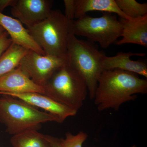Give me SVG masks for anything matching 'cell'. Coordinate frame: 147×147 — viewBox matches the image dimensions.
I'll use <instances>...</instances> for the list:
<instances>
[{
    "mask_svg": "<svg viewBox=\"0 0 147 147\" xmlns=\"http://www.w3.org/2000/svg\"><path fill=\"white\" fill-rule=\"evenodd\" d=\"M30 50L12 42L0 56V77L18 67L23 58Z\"/></svg>",
    "mask_w": 147,
    "mask_h": 147,
    "instance_id": "15",
    "label": "cell"
},
{
    "mask_svg": "<svg viewBox=\"0 0 147 147\" xmlns=\"http://www.w3.org/2000/svg\"><path fill=\"white\" fill-rule=\"evenodd\" d=\"M5 31V30H4V29L0 25V35L1 34H2Z\"/></svg>",
    "mask_w": 147,
    "mask_h": 147,
    "instance_id": "23",
    "label": "cell"
},
{
    "mask_svg": "<svg viewBox=\"0 0 147 147\" xmlns=\"http://www.w3.org/2000/svg\"><path fill=\"white\" fill-rule=\"evenodd\" d=\"M43 87L46 96L77 112L82 108L88 94L84 78L67 61Z\"/></svg>",
    "mask_w": 147,
    "mask_h": 147,
    "instance_id": "3",
    "label": "cell"
},
{
    "mask_svg": "<svg viewBox=\"0 0 147 147\" xmlns=\"http://www.w3.org/2000/svg\"><path fill=\"white\" fill-rule=\"evenodd\" d=\"M16 1L17 0H0V12L2 13L3 11L8 7H12Z\"/></svg>",
    "mask_w": 147,
    "mask_h": 147,
    "instance_id": "21",
    "label": "cell"
},
{
    "mask_svg": "<svg viewBox=\"0 0 147 147\" xmlns=\"http://www.w3.org/2000/svg\"><path fill=\"white\" fill-rule=\"evenodd\" d=\"M119 20L122 26V38L116 42L117 45L131 43L147 47V15Z\"/></svg>",
    "mask_w": 147,
    "mask_h": 147,
    "instance_id": "13",
    "label": "cell"
},
{
    "mask_svg": "<svg viewBox=\"0 0 147 147\" xmlns=\"http://www.w3.org/2000/svg\"><path fill=\"white\" fill-rule=\"evenodd\" d=\"M30 92L45 94L43 87L35 84L19 66L0 77V95Z\"/></svg>",
    "mask_w": 147,
    "mask_h": 147,
    "instance_id": "10",
    "label": "cell"
},
{
    "mask_svg": "<svg viewBox=\"0 0 147 147\" xmlns=\"http://www.w3.org/2000/svg\"><path fill=\"white\" fill-rule=\"evenodd\" d=\"M65 13L64 15L69 21H73L75 19L76 0H64Z\"/></svg>",
    "mask_w": 147,
    "mask_h": 147,
    "instance_id": "19",
    "label": "cell"
},
{
    "mask_svg": "<svg viewBox=\"0 0 147 147\" xmlns=\"http://www.w3.org/2000/svg\"><path fill=\"white\" fill-rule=\"evenodd\" d=\"M72 30L75 36L86 37L92 42L107 48L116 43L121 36L122 24L116 15L103 12L99 17L87 14L72 22Z\"/></svg>",
    "mask_w": 147,
    "mask_h": 147,
    "instance_id": "6",
    "label": "cell"
},
{
    "mask_svg": "<svg viewBox=\"0 0 147 147\" xmlns=\"http://www.w3.org/2000/svg\"><path fill=\"white\" fill-rule=\"evenodd\" d=\"M105 55L89 41L76 37L73 30L69 35L67 63L84 78L90 98H94L98 80L104 71L101 61Z\"/></svg>",
    "mask_w": 147,
    "mask_h": 147,
    "instance_id": "4",
    "label": "cell"
},
{
    "mask_svg": "<svg viewBox=\"0 0 147 147\" xmlns=\"http://www.w3.org/2000/svg\"><path fill=\"white\" fill-rule=\"evenodd\" d=\"M145 53L119 52L116 56L107 57L104 55L101 61V65L104 70L119 69L128 71L147 78V65L144 62L133 61L131 56L144 57Z\"/></svg>",
    "mask_w": 147,
    "mask_h": 147,
    "instance_id": "11",
    "label": "cell"
},
{
    "mask_svg": "<svg viewBox=\"0 0 147 147\" xmlns=\"http://www.w3.org/2000/svg\"><path fill=\"white\" fill-rule=\"evenodd\" d=\"M51 0H17L11 7L12 16L26 26H34L45 20L51 11Z\"/></svg>",
    "mask_w": 147,
    "mask_h": 147,
    "instance_id": "8",
    "label": "cell"
},
{
    "mask_svg": "<svg viewBox=\"0 0 147 147\" xmlns=\"http://www.w3.org/2000/svg\"><path fill=\"white\" fill-rule=\"evenodd\" d=\"M12 41L6 32L0 35V56L12 43Z\"/></svg>",
    "mask_w": 147,
    "mask_h": 147,
    "instance_id": "20",
    "label": "cell"
},
{
    "mask_svg": "<svg viewBox=\"0 0 147 147\" xmlns=\"http://www.w3.org/2000/svg\"><path fill=\"white\" fill-rule=\"evenodd\" d=\"M92 11L115 13L120 18L126 19L131 18L124 14L116 3L115 0H76L75 18L79 19Z\"/></svg>",
    "mask_w": 147,
    "mask_h": 147,
    "instance_id": "14",
    "label": "cell"
},
{
    "mask_svg": "<svg viewBox=\"0 0 147 147\" xmlns=\"http://www.w3.org/2000/svg\"><path fill=\"white\" fill-rule=\"evenodd\" d=\"M73 21L61 11L52 10L44 21L27 29L45 55L66 58Z\"/></svg>",
    "mask_w": 147,
    "mask_h": 147,
    "instance_id": "5",
    "label": "cell"
},
{
    "mask_svg": "<svg viewBox=\"0 0 147 147\" xmlns=\"http://www.w3.org/2000/svg\"><path fill=\"white\" fill-rule=\"evenodd\" d=\"M121 11L130 18L147 15V4L140 3L135 0H115Z\"/></svg>",
    "mask_w": 147,
    "mask_h": 147,
    "instance_id": "17",
    "label": "cell"
},
{
    "mask_svg": "<svg viewBox=\"0 0 147 147\" xmlns=\"http://www.w3.org/2000/svg\"><path fill=\"white\" fill-rule=\"evenodd\" d=\"M47 139L50 142L51 147H63L61 139L47 135Z\"/></svg>",
    "mask_w": 147,
    "mask_h": 147,
    "instance_id": "22",
    "label": "cell"
},
{
    "mask_svg": "<svg viewBox=\"0 0 147 147\" xmlns=\"http://www.w3.org/2000/svg\"><path fill=\"white\" fill-rule=\"evenodd\" d=\"M10 141L13 147H51L47 135L34 129L13 135Z\"/></svg>",
    "mask_w": 147,
    "mask_h": 147,
    "instance_id": "16",
    "label": "cell"
},
{
    "mask_svg": "<svg viewBox=\"0 0 147 147\" xmlns=\"http://www.w3.org/2000/svg\"><path fill=\"white\" fill-rule=\"evenodd\" d=\"M66 61V57L41 55L30 50L19 67L35 84L43 87L55 71Z\"/></svg>",
    "mask_w": 147,
    "mask_h": 147,
    "instance_id": "7",
    "label": "cell"
},
{
    "mask_svg": "<svg viewBox=\"0 0 147 147\" xmlns=\"http://www.w3.org/2000/svg\"><path fill=\"white\" fill-rule=\"evenodd\" d=\"M88 137L87 133L83 131H79L76 134L67 132L65 138L61 139L62 145L63 147H82Z\"/></svg>",
    "mask_w": 147,
    "mask_h": 147,
    "instance_id": "18",
    "label": "cell"
},
{
    "mask_svg": "<svg viewBox=\"0 0 147 147\" xmlns=\"http://www.w3.org/2000/svg\"><path fill=\"white\" fill-rule=\"evenodd\" d=\"M7 95L18 98L36 108L45 110L55 116L62 123L66 119L76 115L77 111L53 100L46 95L36 92L8 93Z\"/></svg>",
    "mask_w": 147,
    "mask_h": 147,
    "instance_id": "9",
    "label": "cell"
},
{
    "mask_svg": "<svg viewBox=\"0 0 147 147\" xmlns=\"http://www.w3.org/2000/svg\"><path fill=\"white\" fill-rule=\"evenodd\" d=\"M0 96V122L7 133L14 135L26 130L38 131L42 124L49 122L59 123V119L49 113L18 98L7 95Z\"/></svg>",
    "mask_w": 147,
    "mask_h": 147,
    "instance_id": "2",
    "label": "cell"
},
{
    "mask_svg": "<svg viewBox=\"0 0 147 147\" xmlns=\"http://www.w3.org/2000/svg\"><path fill=\"white\" fill-rule=\"evenodd\" d=\"M0 25L7 33L12 42L40 55H45L30 34L28 29L25 28L23 24L16 18L0 12Z\"/></svg>",
    "mask_w": 147,
    "mask_h": 147,
    "instance_id": "12",
    "label": "cell"
},
{
    "mask_svg": "<svg viewBox=\"0 0 147 147\" xmlns=\"http://www.w3.org/2000/svg\"><path fill=\"white\" fill-rule=\"evenodd\" d=\"M147 93L146 79L119 69L104 70L98 80L93 100L100 112L108 109L117 110L123 103L135 100L136 94Z\"/></svg>",
    "mask_w": 147,
    "mask_h": 147,
    "instance_id": "1",
    "label": "cell"
}]
</instances>
